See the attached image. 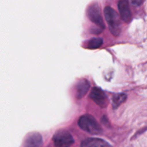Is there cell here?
<instances>
[{
    "label": "cell",
    "mask_w": 147,
    "mask_h": 147,
    "mask_svg": "<svg viewBox=\"0 0 147 147\" xmlns=\"http://www.w3.org/2000/svg\"><path fill=\"white\" fill-rule=\"evenodd\" d=\"M78 125L84 131L90 134H99L102 132V128L96 119L90 115H84L79 119Z\"/></svg>",
    "instance_id": "6da1fadb"
},
{
    "label": "cell",
    "mask_w": 147,
    "mask_h": 147,
    "mask_svg": "<svg viewBox=\"0 0 147 147\" xmlns=\"http://www.w3.org/2000/svg\"><path fill=\"white\" fill-rule=\"evenodd\" d=\"M104 16L112 34L115 36L119 35L120 33V17L116 11L112 7H106L104 9Z\"/></svg>",
    "instance_id": "7a4b0ae2"
},
{
    "label": "cell",
    "mask_w": 147,
    "mask_h": 147,
    "mask_svg": "<svg viewBox=\"0 0 147 147\" xmlns=\"http://www.w3.org/2000/svg\"><path fill=\"white\" fill-rule=\"evenodd\" d=\"M53 144L56 147H71L74 143L73 136L68 131L60 130L53 137Z\"/></svg>",
    "instance_id": "3957f363"
},
{
    "label": "cell",
    "mask_w": 147,
    "mask_h": 147,
    "mask_svg": "<svg viewBox=\"0 0 147 147\" xmlns=\"http://www.w3.org/2000/svg\"><path fill=\"white\" fill-rule=\"evenodd\" d=\"M87 16L91 22L100 28H105V23L103 22L100 9L97 4H92L88 7Z\"/></svg>",
    "instance_id": "277c9868"
},
{
    "label": "cell",
    "mask_w": 147,
    "mask_h": 147,
    "mask_svg": "<svg viewBox=\"0 0 147 147\" xmlns=\"http://www.w3.org/2000/svg\"><path fill=\"white\" fill-rule=\"evenodd\" d=\"M90 98L97 105L101 108H106L108 105V99L103 90L99 88L95 87L90 93Z\"/></svg>",
    "instance_id": "5b68a950"
},
{
    "label": "cell",
    "mask_w": 147,
    "mask_h": 147,
    "mask_svg": "<svg viewBox=\"0 0 147 147\" xmlns=\"http://www.w3.org/2000/svg\"><path fill=\"white\" fill-rule=\"evenodd\" d=\"M118 7L121 20L125 22H130L132 20V14L128 0H120Z\"/></svg>",
    "instance_id": "8992f818"
},
{
    "label": "cell",
    "mask_w": 147,
    "mask_h": 147,
    "mask_svg": "<svg viewBox=\"0 0 147 147\" xmlns=\"http://www.w3.org/2000/svg\"><path fill=\"white\" fill-rule=\"evenodd\" d=\"M43 138L39 133H32L29 134L24 141V147H42Z\"/></svg>",
    "instance_id": "52a82bcc"
},
{
    "label": "cell",
    "mask_w": 147,
    "mask_h": 147,
    "mask_svg": "<svg viewBox=\"0 0 147 147\" xmlns=\"http://www.w3.org/2000/svg\"><path fill=\"white\" fill-rule=\"evenodd\" d=\"M80 147H111L105 140L98 138H89L81 144Z\"/></svg>",
    "instance_id": "ba28073f"
},
{
    "label": "cell",
    "mask_w": 147,
    "mask_h": 147,
    "mask_svg": "<svg viewBox=\"0 0 147 147\" xmlns=\"http://www.w3.org/2000/svg\"><path fill=\"white\" fill-rule=\"evenodd\" d=\"M90 87V83L86 79H83L78 82L76 86V96L77 98H83L89 90Z\"/></svg>",
    "instance_id": "9c48e42d"
},
{
    "label": "cell",
    "mask_w": 147,
    "mask_h": 147,
    "mask_svg": "<svg viewBox=\"0 0 147 147\" xmlns=\"http://www.w3.org/2000/svg\"><path fill=\"white\" fill-rule=\"evenodd\" d=\"M127 96L124 93H118L114 95L112 99V105L113 109H116L126 100Z\"/></svg>",
    "instance_id": "30bf717a"
},
{
    "label": "cell",
    "mask_w": 147,
    "mask_h": 147,
    "mask_svg": "<svg viewBox=\"0 0 147 147\" xmlns=\"http://www.w3.org/2000/svg\"><path fill=\"white\" fill-rule=\"evenodd\" d=\"M102 44H103V40H102V38H100V37H95V38L91 39L88 42L87 47L89 49H91V50H95V49H97L99 47H100Z\"/></svg>",
    "instance_id": "8fae6325"
},
{
    "label": "cell",
    "mask_w": 147,
    "mask_h": 147,
    "mask_svg": "<svg viewBox=\"0 0 147 147\" xmlns=\"http://www.w3.org/2000/svg\"><path fill=\"white\" fill-rule=\"evenodd\" d=\"M131 3L135 6H140L143 2V0H131Z\"/></svg>",
    "instance_id": "7c38bea8"
}]
</instances>
